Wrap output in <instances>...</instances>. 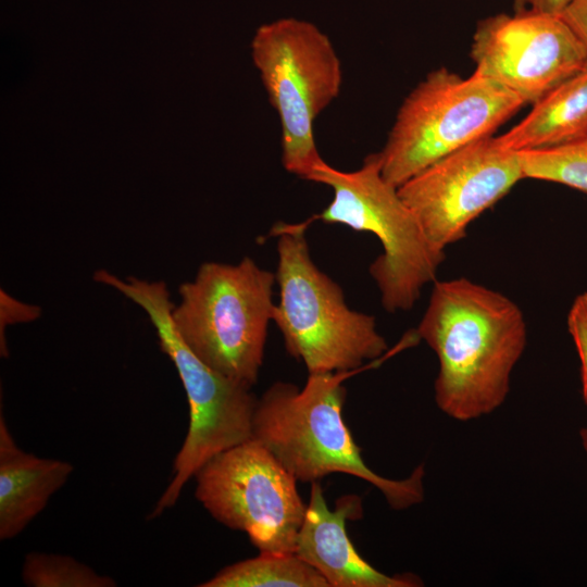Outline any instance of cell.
I'll return each mask as SVG.
<instances>
[{
  "label": "cell",
  "instance_id": "6da1fadb",
  "mask_svg": "<svg viewBox=\"0 0 587 587\" xmlns=\"http://www.w3.org/2000/svg\"><path fill=\"white\" fill-rule=\"evenodd\" d=\"M416 334L437 355L435 401L446 415L467 422L504 402L527 342L508 296L466 277L435 280Z\"/></svg>",
  "mask_w": 587,
  "mask_h": 587
},
{
  "label": "cell",
  "instance_id": "7a4b0ae2",
  "mask_svg": "<svg viewBox=\"0 0 587 587\" xmlns=\"http://www.w3.org/2000/svg\"><path fill=\"white\" fill-rule=\"evenodd\" d=\"M357 372L309 373L302 389L291 383H274L258 398L252 438L297 482L313 483L344 473L372 484L395 510L419 504L424 500V465L403 479L376 474L364 462L344 421L347 389L342 383Z\"/></svg>",
  "mask_w": 587,
  "mask_h": 587
},
{
  "label": "cell",
  "instance_id": "3957f363",
  "mask_svg": "<svg viewBox=\"0 0 587 587\" xmlns=\"http://www.w3.org/2000/svg\"><path fill=\"white\" fill-rule=\"evenodd\" d=\"M93 279L116 289L146 312L187 396V435L174 460L172 479L151 512L153 519L176 503L185 484L210 459L252 438L258 398L251 387L214 371L187 347L174 327V303L164 282L134 276L123 279L103 268L95 272Z\"/></svg>",
  "mask_w": 587,
  "mask_h": 587
},
{
  "label": "cell",
  "instance_id": "277c9868",
  "mask_svg": "<svg viewBox=\"0 0 587 587\" xmlns=\"http://www.w3.org/2000/svg\"><path fill=\"white\" fill-rule=\"evenodd\" d=\"M311 221L276 223L279 300L273 322L287 352L309 373L360 371L388 349L375 317L351 310L344 291L313 262L305 230Z\"/></svg>",
  "mask_w": 587,
  "mask_h": 587
},
{
  "label": "cell",
  "instance_id": "5b68a950",
  "mask_svg": "<svg viewBox=\"0 0 587 587\" xmlns=\"http://www.w3.org/2000/svg\"><path fill=\"white\" fill-rule=\"evenodd\" d=\"M305 180L329 186L334 192L330 203L311 220L374 234L383 253L369 271L382 305L391 313L411 310L423 287L436 280L446 254L428 239L398 187L383 176L379 152L369 154L351 172L322 160Z\"/></svg>",
  "mask_w": 587,
  "mask_h": 587
},
{
  "label": "cell",
  "instance_id": "8992f818",
  "mask_svg": "<svg viewBox=\"0 0 587 587\" xmlns=\"http://www.w3.org/2000/svg\"><path fill=\"white\" fill-rule=\"evenodd\" d=\"M275 274L251 258L237 264L205 262L179 286L171 312L187 347L208 366L251 387L263 364L275 303Z\"/></svg>",
  "mask_w": 587,
  "mask_h": 587
},
{
  "label": "cell",
  "instance_id": "52a82bcc",
  "mask_svg": "<svg viewBox=\"0 0 587 587\" xmlns=\"http://www.w3.org/2000/svg\"><path fill=\"white\" fill-rule=\"evenodd\" d=\"M525 102L488 77L430 72L403 100L379 152L382 173L399 187L451 152L491 134Z\"/></svg>",
  "mask_w": 587,
  "mask_h": 587
},
{
  "label": "cell",
  "instance_id": "ba28073f",
  "mask_svg": "<svg viewBox=\"0 0 587 587\" xmlns=\"http://www.w3.org/2000/svg\"><path fill=\"white\" fill-rule=\"evenodd\" d=\"M251 55L279 118L283 165L305 179L323 160L313 126L340 92V60L325 33L296 17L259 26L251 41Z\"/></svg>",
  "mask_w": 587,
  "mask_h": 587
},
{
  "label": "cell",
  "instance_id": "9c48e42d",
  "mask_svg": "<svg viewBox=\"0 0 587 587\" xmlns=\"http://www.w3.org/2000/svg\"><path fill=\"white\" fill-rule=\"evenodd\" d=\"M196 498L220 523L248 535L261 553H295L307 505L297 479L251 438L203 464Z\"/></svg>",
  "mask_w": 587,
  "mask_h": 587
},
{
  "label": "cell",
  "instance_id": "30bf717a",
  "mask_svg": "<svg viewBox=\"0 0 587 587\" xmlns=\"http://www.w3.org/2000/svg\"><path fill=\"white\" fill-rule=\"evenodd\" d=\"M523 178L519 151L488 136L434 162L398 191L428 239L446 250Z\"/></svg>",
  "mask_w": 587,
  "mask_h": 587
},
{
  "label": "cell",
  "instance_id": "8fae6325",
  "mask_svg": "<svg viewBox=\"0 0 587 587\" xmlns=\"http://www.w3.org/2000/svg\"><path fill=\"white\" fill-rule=\"evenodd\" d=\"M474 73L534 104L587 66V49L561 16L532 11L479 21L473 35Z\"/></svg>",
  "mask_w": 587,
  "mask_h": 587
},
{
  "label": "cell",
  "instance_id": "7c38bea8",
  "mask_svg": "<svg viewBox=\"0 0 587 587\" xmlns=\"http://www.w3.org/2000/svg\"><path fill=\"white\" fill-rule=\"evenodd\" d=\"M357 495L338 499L330 510L319 482L311 483L310 501L298 534L295 553L317 570L330 587H414V575H386L367 563L355 550L347 533V521L362 516Z\"/></svg>",
  "mask_w": 587,
  "mask_h": 587
},
{
  "label": "cell",
  "instance_id": "4fadbf2b",
  "mask_svg": "<svg viewBox=\"0 0 587 587\" xmlns=\"http://www.w3.org/2000/svg\"><path fill=\"white\" fill-rule=\"evenodd\" d=\"M71 463L21 449L0 416V539L21 534L67 482Z\"/></svg>",
  "mask_w": 587,
  "mask_h": 587
},
{
  "label": "cell",
  "instance_id": "5bb4252c",
  "mask_svg": "<svg viewBox=\"0 0 587 587\" xmlns=\"http://www.w3.org/2000/svg\"><path fill=\"white\" fill-rule=\"evenodd\" d=\"M587 136V66L540 100L511 129L498 136L512 150L550 148Z\"/></svg>",
  "mask_w": 587,
  "mask_h": 587
},
{
  "label": "cell",
  "instance_id": "9a60e30c",
  "mask_svg": "<svg viewBox=\"0 0 587 587\" xmlns=\"http://www.w3.org/2000/svg\"><path fill=\"white\" fill-rule=\"evenodd\" d=\"M200 587H330L296 553H261L222 569Z\"/></svg>",
  "mask_w": 587,
  "mask_h": 587
},
{
  "label": "cell",
  "instance_id": "2e32d148",
  "mask_svg": "<svg viewBox=\"0 0 587 587\" xmlns=\"http://www.w3.org/2000/svg\"><path fill=\"white\" fill-rule=\"evenodd\" d=\"M519 154L524 178L553 182L587 192V136Z\"/></svg>",
  "mask_w": 587,
  "mask_h": 587
},
{
  "label": "cell",
  "instance_id": "e0dca14e",
  "mask_svg": "<svg viewBox=\"0 0 587 587\" xmlns=\"http://www.w3.org/2000/svg\"><path fill=\"white\" fill-rule=\"evenodd\" d=\"M22 578L29 587H114L116 582L78 560L62 554L33 552L26 555Z\"/></svg>",
  "mask_w": 587,
  "mask_h": 587
},
{
  "label": "cell",
  "instance_id": "ac0fdd59",
  "mask_svg": "<svg viewBox=\"0 0 587 587\" xmlns=\"http://www.w3.org/2000/svg\"><path fill=\"white\" fill-rule=\"evenodd\" d=\"M567 329L578 354L582 394L587 405V292L574 299L567 314Z\"/></svg>",
  "mask_w": 587,
  "mask_h": 587
},
{
  "label": "cell",
  "instance_id": "d6986e66",
  "mask_svg": "<svg viewBox=\"0 0 587 587\" xmlns=\"http://www.w3.org/2000/svg\"><path fill=\"white\" fill-rule=\"evenodd\" d=\"M41 310L37 305L21 302L10 296L7 291H0V352L2 357H8V346L4 330L9 325L16 323H27L37 320Z\"/></svg>",
  "mask_w": 587,
  "mask_h": 587
},
{
  "label": "cell",
  "instance_id": "ffe728a7",
  "mask_svg": "<svg viewBox=\"0 0 587 587\" xmlns=\"http://www.w3.org/2000/svg\"><path fill=\"white\" fill-rule=\"evenodd\" d=\"M561 17L587 49V0H572Z\"/></svg>",
  "mask_w": 587,
  "mask_h": 587
},
{
  "label": "cell",
  "instance_id": "44dd1931",
  "mask_svg": "<svg viewBox=\"0 0 587 587\" xmlns=\"http://www.w3.org/2000/svg\"><path fill=\"white\" fill-rule=\"evenodd\" d=\"M572 0H528V9L538 13L561 16Z\"/></svg>",
  "mask_w": 587,
  "mask_h": 587
},
{
  "label": "cell",
  "instance_id": "7402d4cb",
  "mask_svg": "<svg viewBox=\"0 0 587 587\" xmlns=\"http://www.w3.org/2000/svg\"><path fill=\"white\" fill-rule=\"evenodd\" d=\"M528 0H513L514 12H522L527 10Z\"/></svg>",
  "mask_w": 587,
  "mask_h": 587
},
{
  "label": "cell",
  "instance_id": "603a6c76",
  "mask_svg": "<svg viewBox=\"0 0 587 587\" xmlns=\"http://www.w3.org/2000/svg\"><path fill=\"white\" fill-rule=\"evenodd\" d=\"M579 436H580L583 448L587 453V427H584L580 429Z\"/></svg>",
  "mask_w": 587,
  "mask_h": 587
}]
</instances>
